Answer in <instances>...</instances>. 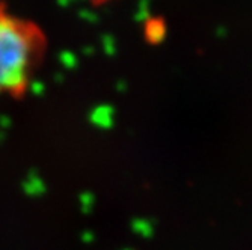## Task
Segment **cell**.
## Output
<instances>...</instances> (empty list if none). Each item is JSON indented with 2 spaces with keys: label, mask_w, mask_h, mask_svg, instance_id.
Wrapping results in <instances>:
<instances>
[{
  "label": "cell",
  "mask_w": 252,
  "mask_h": 250,
  "mask_svg": "<svg viewBox=\"0 0 252 250\" xmlns=\"http://www.w3.org/2000/svg\"><path fill=\"white\" fill-rule=\"evenodd\" d=\"M47 39L35 23L0 5V95L25 94L41 63Z\"/></svg>",
  "instance_id": "6da1fadb"
},
{
  "label": "cell",
  "mask_w": 252,
  "mask_h": 250,
  "mask_svg": "<svg viewBox=\"0 0 252 250\" xmlns=\"http://www.w3.org/2000/svg\"><path fill=\"white\" fill-rule=\"evenodd\" d=\"M131 229L142 238H153L154 231H156V224L150 219L144 217H137L131 222Z\"/></svg>",
  "instance_id": "7a4b0ae2"
},
{
  "label": "cell",
  "mask_w": 252,
  "mask_h": 250,
  "mask_svg": "<svg viewBox=\"0 0 252 250\" xmlns=\"http://www.w3.org/2000/svg\"><path fill=\"white\" fill-rule=\"evenodd\" d=\"M126 250H130V249H126Z\"/></svg>",
  "instance_id": "277c9868"
},
{
  "label": "cell",
  "mask_w": 252,
  "mask_h": 250,
  "mask_svg": "<svg viewBox=\"0 0 252 250\" xmlns=\"http://www.w3.org/2000/svg\"><path fill=\"white\" fill-rule=\"evenodd\" d=\"M93 2H95V3H103V2H107V0H93Z\"/></svg>",
  "instance_id": "3957f363"
}]
</instances>
